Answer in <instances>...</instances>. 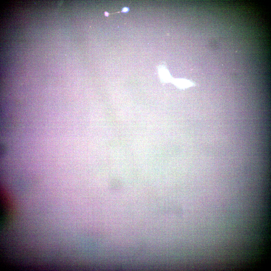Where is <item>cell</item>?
Wrapping results in <instances>:
<instances>
[{"label": "cell", "mask_w": 271, "mask_h": 271, "mask_svg": "<svg viewBox=\"0 0 271 271\" xmlns=\"http://www.w3.org/2000/svg\"><path fill=\"white\" fill-rule=\"evenodd\" d=\"M159 76L161 81L167 83L171 82L173 78L169 70L164 66L159 65L158 67Z\"/></svg>", "instance_id": "obj_1"}, {"label": "cell", "mask_w": 271, "mask_h": 271, "mask_svg": "<svg viewBox=\"0 0 271 271\" xmlns=\"http://www.w3.org/2000/svg\"><path fill=\"white\" fill-rule=\"evenodd\" d=\"M171 82L180 89H185L195 85L193 82L183 78H173Z\"/></svg>", "instance_id": "obj_2"}, {"label": "cell", "mask_w": 271, "mask_h": 271, "mask_svg": "<svg viewBox=\"0 0 271 271\" xmlns=\"http://www.w3.org/2000/svg\"><path fill=\"white\" fill-rule=\"evenodd\" d=\"M129 10V9L128 8L125 7L122 9V12L124 13H126Z\"/></svg>", "instance_id": "obj_3"}, {"label": "cell", "mask_w": 271, "mask_h": 271, "mask_svg": "<svg viewBox=\"0 0 271 271\" xmlns=\"http://www.w3.org/2000/svg\"><path fill=\"white\" fill-rule=\"evenodd\" d=\"M105 16H108V14L107 12H105Z\"/></svg>", "instance_id": "obj_4"}]
</instances>
